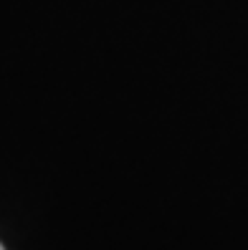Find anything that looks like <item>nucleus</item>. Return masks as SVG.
I'll return each mask as SVG.
<instances>
[{"label": "nucleus", "mask_w": 248, "mask_h": 250, "mask_svg": "<svg viewBox=\"0 0 248 250\" xmlns=\"http://www.w3.org/2000/svg\"><path fill=\"white\" fill-rule=\"evenodd\" d=\"M0 250H5V248H3V245H0Z\"/></svg>", "instance_id": "1"}]
</instances>
